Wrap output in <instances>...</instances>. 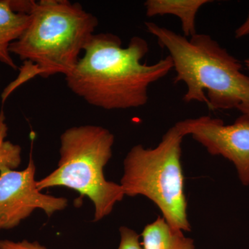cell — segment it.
<instances>
[{"instance_id": "1", "label": "cell", "mask_w": 249, "mask_h": 249, "mask_svg": "<svg viewBox=\"0 0 249 249\" xmlns=\"http://www.w3.org/2000/svg\"><path fill=\"white\" fill-rule=\"evenodd\" d=\"M148 43L134 36L127 47L114 34H93L76 67L65 76L69 89L94 107L113 109L142 107L148 88L173 70L169 55L152 65L142 63Z\"/></svg>"}, {"instance_id": "12", "label": "cell", "mask_w": 249, "mask_h": 249, "mask_svg": "<svg viewBox=\"0 0 249 249\" xmlns=\"http://www.w3.org/2000/svg\"><path fill=\"white\" fill-rule=\"evenodd\" d=\"M120 232V243L117 249H143L140 236L137 232L128 227H121Z\"/></svg>"}, {"instance_id": "11", "label": "cell", "mask_w": 249, "mask_h": 249, "mask_svg": "<svg viewBox=\"0 0 249 249\" xmlns=\"http://www.w3.org/2000/svg\"><path fill=\"white\" fill-rule=\"evenodd\" d=\"M8 125L3 109L0 111V175L6 170H16L22 162V147L6 140Z\"/></svg>"}, {"instance_id": "8", "label": "cell", "mask_w": 249, "mask_h": 249, "mask_svg": "<svg viewBox=\"0 0 249 249\" xmlns=\"http://www.w3.org/2000/svg\"><path fill=\"white\" fill-rule=\"evenodd\" d=\"M210 0H147L144 3L147 17L173 15L179 18L183 36L190 38L196 34V16Z\"/></svg>"}, {"instance_id": "7", "label": "cell", "mask_w": 249, "mask_h": 249, "mask_svg": "<svg viewBox=\"0 0 249 249\" xmlns=\"http://www.w3.org/2000/svg\"><path fill=\"white\" fill-rule=\"evenodd\" d=\"M183 137L191 135L214 156H222L235 165L239 179L249 186V116L242 114L232 124L202 116L175 124Z\"/></svg>"}, {"instance_id": "6", "label": "cell", "mask_w": 249, "mask_h": 249, "mask_svg": "<svg viewBox=\"0 0 249 249\" xmlns=\"http://www.w3.org/2000/svg\"><path fill=\"white\" fill-rule=\"evenodd\" d=\"M36 165L32 147L27 168L6 170L0 175V232L19 225L36 210H42L48 217L68 206L62 196L44 194L36 180Z\"/></svg>"}, {"instance_id": "13", "label": "cell", "mask_w": 249, "mask_h": 249, "mask_svg": "<svg viewBox=\"0 0 249 249\" xmlns=\"http://www.w3.org/2000/svg\"><path fill=\"white\" fill-rule=\"evenodd\" d=\"M0 249H48L41 245L37 242H29L28 240L14 241L9 240H0Z\"/></svg>"}, {"instance_id": "3", "label": "cell", "mask_w": 249, "mask_h": 249, "mask_svg": "<svg viewBox=\"0 0 249 249\" xmlns=\"http://www.w3.org/2000/svg\"><path fill=\"white\" fill-rule=\"evenodd\" d=\"M145 25L169 53L176 72L174 82L186 85L184 102L206 103L211 111L237 109L249 116V76L227 49L207 34L187 38L155 23Z\"/></svg>"}, {"instance_id": "2", "label": "cell", "mask_w": 249, "mask_h": 249, "mask_svg": "<svg viewBox=\"0 0 249 249\" xmlns=\"http://www.w3.org/2000/svg\"><path fill=\"white\" fill-rule=\"evenodd\" d=\"M31 16L24 34L10 45V53L24 64L17 78L3 90L2 104L15 90L36 76L69 74L98 25L96 16L79 3L67 0L36 1Z\"/></svg>"}, {"instance_id": "15", "label": "cell", "mask_w": 249, "mask_h": 249, "mask_svg": "<svg viewBox=\"0 0 249 249\" xmlns=\"http://www.w3.org/2000/svg\"><path fill=\"white\" fill-rule=\"evenodd\" d=\"M245 66L247 67V68L249 70V58L246 59L245 60Z\"/></svg>"}, {"instance_id": "10", "label": "cell", "mask_w": 249, "mask_h": 249, "mask_svg": "<svg viewBox=\"0 0 249 249\" xmlns=\"http://www.w3.org/2000/svg\"><path fill=\"white\" fill-rule=\"evenodd\" d=\"M142 236L143 249H196L193 239L170 227L163 217L145 226Z\"/></svg>"}, {"instance_id": "4", "label": "cell", "mask_w": 249, "mask_h": 249, "mask_svg": "<svg viewBox=\"0 0 249 249\" xmlns=\"http://www.w3.org/2000/svg\"><path fill=\"white\" fill-rule=\"evenodd\" d=\"M114 140L109 129L96 124L66 129L60 136L58 167L37 181L39 191L53 187L70 188L92 202L94 222L107 217L124 196L121 185L105 177Z\"/></svg>"}, {"instance_id": "14", "label": "cell", "mask_w": 249, "mask_h": 249, "mask_svg": "<svg viewBox=\"0 0 249 249\" xmlns=\"http://www.w3.org/2000/svg\"><path fill=\"white\" fill-rule=\"evenodd\" d=\"M249 35V12L245 22L236 29L235 31V38L240 39Z\"/></svg>"}, {"instance_id": "5", "label": "cell", "mask_w": 249, "mask_h": 249, "mask_svg": "<svg viewBox=\"0 0 249 249\" xmlns=\"http://www.w3.org/2000/svg\"><path fill=\"white\" fill-rule=\"evenodd\" d=\"M183 137L174 125L155 148L132 147L124 160L120 185L124 196H145L160 210L170 227L188 232L192 228L181 162Z\"/></svg>"}, {"instance_id": "9", "label": "cell", "mask_w": 249, "mask_h": 249, "mask_svg": "<svg viewBox=\"0 0 249 249\" xmlns=\"http://www.w3.org/2000/svg\"><path fill=\"white\" fill-rule=\"evenodd\" d=\"M31 19V15L15 12L9 0H0V62L12 70L18 67L11 57L10 45L22 36Z\"/></svg>"}]
</instances>
